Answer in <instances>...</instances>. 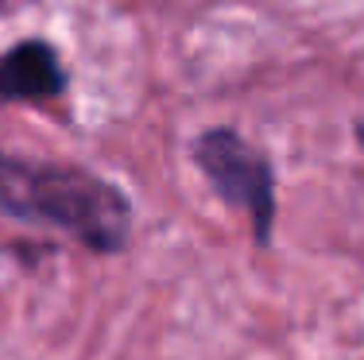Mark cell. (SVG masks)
Listing matches in <instances>:
<instances>
[{
    "instance_id": "1",
    "label": "cell",
    "mask_w": 364,
    "mask_h": 360,
    "mask_svg": "<svg viewBox=\"0 0 364 360\" xmlns=\"http://www.w3.org/2000/svg\"><path fill=\"white\" fill-rule=\"evenodd\" d=\"M0 217L70 236L93 256H117L132 236V198L77 163L0 151Z\"/></svg>"
},
{
    "instance_id": "2",
    "label": "cell",
    "mask_w": 364,
    "mask_h": 360,
    "mask_svg": "<svg viewBox=\"0 0 364 360\" xmlns=\"http://www.w3.org/2000/svg\"><path fill=\"white\" fill-rule=\"evenodd\" d=\"M190 159L210 182L225 205L240 209L252 225L256 248H272L275 217H279V198H275V167L252 140L237 128H205L190 143Z\"/></svg>"
},
{
    "instance_id": "3",
    "label": "cell",
    "mask_w": 364,
    "mask_h": 360,
    "mask_svg": "<svg viewBox=\"0 0 364 360\" xmlns=\"http://www.w3.org/2000/svg\"><path fill=\"white\" fill-rule=\"evenodd\" d=\"M66 85H70V74L47 39H23L0 55V105L58 101Z\"/></svg>"
},
{
    "instance_id": "4",
    "label": "cell",
    "mask_w": 364,
    "mask_h": 360,
    "mask_svg": "<svg viewBox=\"0 0 364 360\" xmlns=\"http://www.w3.org/2000/svg\"><path fill=\"white\" fill-rule=\"evenodd\" d=\"M353 132H357V143L364 148V120H357V128H353Z\"/></svg>"
}]
</instances>
